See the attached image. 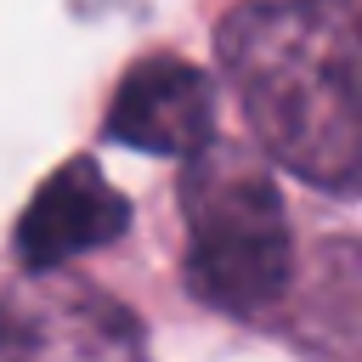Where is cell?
<instances>
[{
    "mask_svg": "<svg viewBox=\"0 0 362 362\" xmlns=\"http://www.w3.org/2000/svg\"><path fill=\"white\" fill-rule=\"evenodd\" d=\"M0 362H147V351L119 300L51 266L0 288Z\"/></svg>",
    "mask_w": 362,
    "mask_h": 362,
    "instance_id": "3",
    "label": "cell"
},
{
    "mask_svg": "<svg viewBox=\"0 0 362 362\" xmlns=\"http://www.w3.org/2000/svg\"><path fill=\"white\" fill-rule=\"evenodd\" d=\"M181 215H187V283L198 300L232 317H260L288 294L294 272L288 221L260 158L209 136L198 153H187Z\"/></svg>",
    "mask_w": 362,
    "mask_h": 362,
    "instance_id": "2",
    "label": "cell"
},
{
    "mask_svg": "<svg viewBox=\"0 0 362 362\" xmlns=\"http://www.w3.org/2000/svg\"><path fill=\"white\" fill-rule=\"evenodd\" d=\"M124 226H130L124 192L90 158H68L28 198V209L17 221V255H23L28 272H51V266H62L85 249L113 243Z\"/></svg>",
    "mask_w": 362,
    "mask_h": 362,
    "instance_id": "5",
    "label": "cell"
},
{
    "mask_svg": "<svg viewBox=\"0 0 362 362\" xmlns=\"http://www.w3.org/2000/svg\"><path fill=\"white\" fill-rule=\"evenodd\" d=\"M221 62L277 164L362 192V40L334 0L238 6L221 23Z\"/></svg>",
    "mask_w": 362,
    "mask_h": 362,
    "instance_id": "1",
    "label": "cell"
},
{
    "mask_svg": "<svg viewBox=\"0 0 362 362\" xmlns=\"http://www.w3.org/2000/svg\"><path fill=\"white\" fill-rule=\"evenodd\" d=\"M107 136L136 153L158 158H187L215 136V90L204 68L181 57H147L136 62L113 102H107Z\"/></svg>",
    "mask_w": 362,
    "mask_h": 362,
    "instance_id": "4",
    "label": "cell"
}]
</instances>
